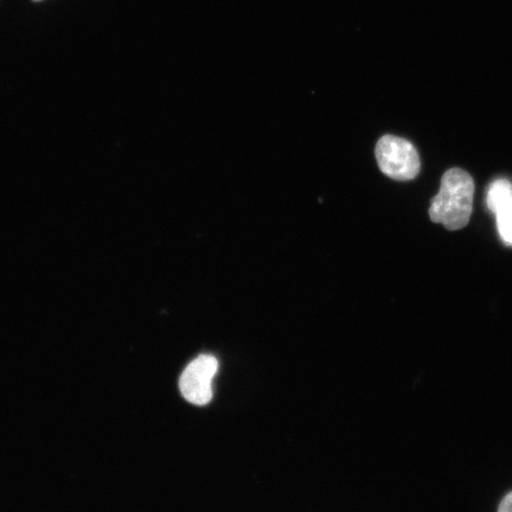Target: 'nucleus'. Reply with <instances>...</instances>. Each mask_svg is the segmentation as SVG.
Segmentation results:
<instances>
[{
    "label": "nucleus",
    "mask_w": 512,
    "mask_h": 512,
    "mask_svg": "<svg viewBox=\"0 0 512 512\" xmlns=\"http://www.w3.org/2000/svg\"><path fill=\"white\" fill-rule=\"evenodd\" d=\"M219 369L214 356L201 355L195 358L183 371L179 388L190 403L197 406L208 405L213 399V380Z\"/></svg>",
    "instance_id": "3"
},
{
    "label": "nucleus",
    "mask_w": 512,
    "mask_h": 512,
    "mask_svg": "<svg viewBox=\"0 0 512 512\" xmlns=\"http://www.w3.org/2000/svg\"><path fill=\"white\" fill-rule=\"evenodd\" d=\"M475 183L462 169H451L441 179L439 194L433 198L430 216L447 229L458 230L471 219Z\"/></svg>",
    "instance_id": "1"
},
{
    "label": "nucleus",
    "mask_w": 512,
    "mask_h": 512,
    "mask_svg": "<svg viewBox=\"0 0 512 512\" xmlns=\"http://www.w3.org/2000/svg\"><path fill=\"white\" fill-rule=\"evenodd\" d=\"M499 234L508 245H512V201L495 213Z\"/></svg>",
    "instance_id": "5"
},
{
    "label": "nucleus",
    "mask_w": 512,
    "mask_h": 512,
    "mask_svg": "<svg viewBox=\"0 0 512 512\" xmlns=\"http://www.w3.org/2000/svg\"><path fill=\"white\" fill-rule=\"evenodd\" d=\"M498 512H512V492L503 498L499 504Z\"/></svg>",
    "instance_id": "6"
},
{
    "label": "nucleus",
    "mask_w": 512,
    "mask_h": 512,
    "mask_svg": "<svg viewBox=\"0 0 512 512\" xmlns=\"http://www.w3.org/2000/svg\"><path fill=\"white\" fill-rule=\"evenodd\" d=\"M35 2H41V0H35Z\"/></svg>",
    "instance_id": "7"
},
{
    "label": "nucleus",
    "mask_w": 512,
    "mask_h": 512,
    "mask_svg": "<svg viewBox=\"0 0 512 512\" xmlns=\"http://www.w3.org/2000/svg\"><path fill=\"white\" fill-rule=\"evenodd\" d=\"M512 201V184L507 179H498L490 185L486 204L492 213H497L499 209Z\"/></svg>",
    "instance_id": "4"
},
{
    "label": "nucleus",
    "mask_w": 512,
    "mask_h": 512,
    "mask_svg": "<svg viewBox=\"0 0 512 512\" xmlns=\"http://www.w3.org/2000/svg\"><path fill=\"white\" fill-rule=\"evenodd\" d=\"M376 159L384 175L396 181H411L419 175L418 151L406 139L384 136L376 145Z\"/></svg>",
    "instance_id": "2"
}]
</instances>
